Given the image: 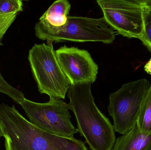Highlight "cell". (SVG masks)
Returning a JSON list of instances; mask_svg holds the SVG:
<instances>
[{
	"label": "cell",
	"mask_w": 151,
	"mask_h": 150,
	"mask_svg": "<svg viewBox=\"0 0 151 150\" xmlns=\"http://www.w3.org/2000/svg\"><path fill=\"white\" fill-rule=\"evenodd\" d=\"M0 130L5 150H88L74 137L56 135L32 124L17 110L0 103Z\"/></svg>",
	"instance_id": "1"
},
{
	"label": "cell",
	"mask_w": 151,
	"mask_h": 150,
	"mask_svg": "<svg viewBox=\"0 0 151 150\" xmlns=\"http://www.w3.org/2000/svg\"><path fill=\"white\" fill-rule=\"evenodd\" d=\"M91 83L71 85L68 91L70 110L75 115L78 132L91 150H111L116 141L113 126L95 104Z\"/></svg>",
	"instance_id": "2"
},
{
	"label": "cell",
	"mask_w": 151,
	"mask_h": 150,
	"mask_svg": "<svg viewBox=\"0 0 151 150\" xmlns=\"http://www.w3.org/2000/svg\"><path fill=\"white\" fill-rule=\"evenodd\" d=\"M35 30L37 38L52 43L93 41L111 44L115 39L114 30L108 25L104 17L96 18L68 16L66 23L58 27L39 21Z\"/></svg>",
	"instance_id": "3"
},
{
	"label": "cell",
	"mask_w": 151,
	"mask_h": 150,
	"mask_svg": "<svg viewBox=\"0 0 151 150\" xmlns=\"http://www.w3.org/2000/svg\"><path fill=\"white\" fill-rule=\"evenodd\" d=\"M28 60L40 93L65 99L71 84L60 67L52 42L35 44L29 50Z\"/></svg>",
	"instance_id": "4"
},
{
	"label": "cell",
	"mask_w": 151,
	"mask_h": 150,
	"mask_svg": "<svg viewBox=\"0 0 151 150\" xmlns=\"http://www.w3.org/2000/svg\"><path fill=\"white\" fill-rule=\"evenodd\" d=\"M150 85L146 78L124 84L109 96L108 112L115 132L123 135L137 124L144 100Z\"/></svg>",
	"instance_id": "5"
},
{
	"label": "cell",
	"mask_w": 151,
	"mask_h": 150,
	"mask_svg": "<svg viewBox=\"0 0 151 150\" xmlns=\"http://www.w3.org/2000/svg\"><path fill=\"white\" fill-rule=\"evenodd\" d=\"M19 105L30 122L44 131L66 137L78 132L72 123L69 105L61 99L50 98L49 102L39 103L25 98Z\"/></svg>",
	"instance_id": "6"
},
{
	"label": "cell",
	"mask_w": 151,
	"mask_h": 150,
	"mask_svg": "<svg viewBox=\"0 0 151 150\" xmlns=\"http://www.w3.org/2000/svg\"><path fill=\"white\" fill-rule=\"evenodd\" d=\"M108 25L118 33L140 39L143 33L142 0H98Z\"/></svg>",
	"instance_id": "7"
},
{
	"label": "cell",
	"mask_w": 151,
	"mask_h": 150,
	"mask_svg": "<svg viewBox=\"0 0 151 150\" xmlns=\"http://www.w3.org/2000/svg\"><path fill=\"white\" fill-rule=\"evenodd\" d=\"M60 67L71 85L94 83L98 66L87 50L63 46L56 51Z\"/></svg>",
	"instance_id": "8"
},
{
	"label": "cell",
	"mask_w": 151,
	"mask_h": 150,
	"mask_svg": "<svg viewBox=\"0 0 151 150\" xmlns=\"http://www.w3.org/2000/svg\"><path fill=\"white\" fill-rule=\"evenodd\" d=\"M111 150H151V133L143 132L136 125L118 137Z\"/></svg>",
	"instance_id": "9"
},
{
	"label": "cell",
	"mask_w": 151,
	"mask_h": 150,
	"mask_svg": "<svg viewBox=\"0 0 151 150\" xmlns=\"http://www.w3.org/2000/svg\"><path fill=\"white\" fill-rule=\"evenodd\" d=\"M70 9L69 1H56L40 18L39 21L54 27H61L66 23Z\"/></svg>",
	"instance_id": "10"
},
{
	"label": "cell",
	"mask_w": 151,
	"mask_h": 150,
	"mask_svg": "<svg viewBox=\"0 0 151 150\" xmlns=\"http://www.w3.org/2000/svg\"><path fill=\"white\" fill-rule=\"evenodd\" d=\"M23 6L20 0H0V41L18 13L23 11Z\"/></svg>",
	"instance_id": "11"
},
{
	"label": "cell",
	"mask_w": 151,
	"mask_h": 150,
	"mask_svg": "<svg viewBox=\"0 0 151 150\" xmlns=\"http://www.w3.org/2000/svg\"><path fill=\"white\" fill-rule=\"evenodd\" d=\"M137 125L143 132L151 133V82L144 100Z\"/></svg>",
	"instance_id": "12"
},
{
	"label": "cell",
	"mask_w": 151,
	"mask_h": 150,
	"mask_svg": "<svg viewBox=\"0 0 151 150\" xmlns=\"http://www.w3.org/2000/svg\"><path fill=\"white\" fill-rule=\"evenodd\" d=\"M143 33L140 40L151 53V0H142Z\"/></svg>",
	"instance_id": "13"
},
{
	"label": "cell",
	"mask_w": 151,
	"mask_h": 150,
	"mask_svg": "<svg viewBox=\"0 0 151 150\" xmlns=\"http://www.w3.org/2000/svg\"><path fill=\"white\" fill-rule=\"evenodd\" d=\"M0 92L4 93L11 98L15 102L20 104L25 98L24 93L9 84L4 79L0 71Z\"/></svg>",
	"instance_id": "14"
},
{
	"label": "cell",
	"mask_w": 151,
	"mask_h": 150,
	"mask_svg": "<svg viewBox=\"0 0 151 150\" xmlns=\"http://www.w3.org/2000/svg\"><path fill=\"white\" fill-rule=\"evenodd\" d=\"M144 69L148 74L151 75V59L145 65Z\"/></svg>",
	"instance_id": "15"
},
{
	"label": "cell",
	"mask_w": 151,
	"mask_h": 150,
	"mask_svg": "<svg viewBox=\"0 0 151 150\" xmlns=\"http://www.w3.org/2000/svg\"><path fill=\"white\" fill-rule=\"evenodd\" d=\"M3 44L2 43V41H0V45H3Z\"/></svg>",
	"instance_id": "16"
},
{
	"label": "cell",
	"mask_w": 151,
	"mask_h": 150,
	"mask_svg": "<svg viewBox=\"0 0 151 150\" xmlns=\"http://www.w3.org/2000/svg\"><path fill=\"white\" fill-rule=\"evenodd\" d=\"M1 130H0V139H1Z\"/></svg>",
	"instance_id": "17"
}]
</instances>
